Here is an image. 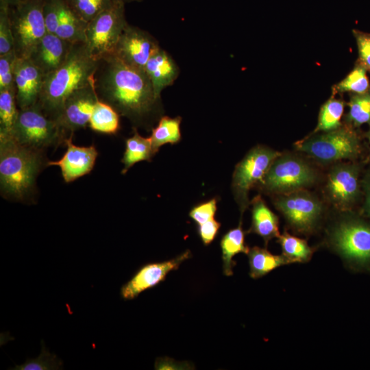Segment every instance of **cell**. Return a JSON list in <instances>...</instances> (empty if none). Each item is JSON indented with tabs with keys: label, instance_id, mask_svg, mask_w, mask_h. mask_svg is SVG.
<instances>
[{
	"label": "cell",
	"instance_id": "2",
	"mask_svg": "<svg viewBox=\"0 0 370 370\" xmlns=\"http://www.w3.org/2000/svg\"><path fill=\"white\" fill-rule=\"evenodd\" d=\"M45 151L17 142L12 135L0 134L1 195L14 201H30L36 180L48 166Z\"/></svg>",
	"mask_w": 370,
	"mask_h": 370
},
{
	"label": "cell",
	"instance_id": "28",
	"mask_svg": "<svg viewBox=\"0 0 370 370\" xmlns=\"http://www.w3.org/2000/svg\"><path fill=\"white\" fill-rule=\"evenodd\" d=\"M344 112L343 101L330 98L321 107L314 132H330L341 127V120Z\"/></svg>",
	"mask_w": 370,
	"mask_h": 370
},
{
	"label": "cell",
	"instance_id": "7",
	"mask_svg": "<svg viewBox=\"0 0 370 370\" xmlns=\"http://www.w3.org/2000/svg\"><path fill=\"white\" fill-rule=\"evenodd\" d=\"M280 155L269 147L257 146L236 166L232 186L241 214L248 206L249 190L256 184L262 183L271 164Z\"/></svg>",
	"mask_w": 370,
	"mask_h": 370
},
{
	"label": "cell",
	"instance_id": "6",
	"mask_svg": "<svg viewBox=\"0 0 370 370\" xmlns=\"http://www.w3.org/2000/svg\"><path fill=\"white\" fill-rule=\"evenodd\" d=\"M43 0H27L10 8L14 50L18 58H27L47 33L42 15Z\"/></svg>",
	"mask_w": 370,
	"mask_h": 370
},
{
	"label": "cell",
	"instance_id": "30",
	"mask_svg": "<svg viewBox=\"0 0 370 370\" xmlns=\"http://www.w3.org/2000/svg\"><path fill=\"white\" fill-rule=\"evenodd\" d=\"M367 71L357 62L352 71L343 80L334 85L333 93L347 92L353 94H362L366 92L370 89Z\"/></svg>",
	"mask_w": 370,
	"mask_h": 370
},
{
	"label": "cell",
	"instance_id": "19",
	"mask_svg": "<svg viewBox=\"0 0 370 370\" xmlns=\"http://www.w3.org/2000/svg\"><path fill=\"white\" fill-rule=\"evenodd\" d=\"M144 70L148 75L156 95L161 97L162 91L171 86L180 75V68L173 57L160 47L151 56Z\"/></svg>",
	"mask_w": 370,
	"mask_h": 370
},
{
	"label": "cell",
	"instance_id": "10",
	"mask_svg": "<svg viewBox=\"0 0 370 370\" xmlns=\"http://www.w3.org/2000/svg\"><path fill=\"white\" fill-rule=\"evenodd\" d=\"M330 241L343 258L361 267H370V225L356 219L337 223L330 233Z\"/></svg>",
	"mask_w": 370,
	"mask_h": 370
},
{
	"label": "cell",
	"instance_id": "17",
	"mask_svg": "<svg viewBox=\"0 0 370 370\" xmlns=\"http://www.w3.org/2000/svg\"><path fill=\"white\" fill-rule=\"evenodd\" d=\"M326 192L331 201L339 208L349 207L358 194V179L356 168L339 164L329 173Z\"/></svg>",
	"mask_w": 370,
	"mask_h": 370
},
{
	"label": "cell",
	"instance_id": "31",
	"mask_svg": "<svg viewBox=\"0 0 370 370\" xmlns=\"http://www.w3.org/2000/svg\"><path fill=\"white\" fill-rule=\"evenodd\" d=\"M64 2L71 11L86 23L113 3L112 0H64Z\"/></svg>",
	"mask_w": 370,
	"mask_h": 370
},
{
	"label": "cell",
	"instance_id": "20",
	"mask_svg": "<svg viewBox=\"0 0 370 370\" xmlns=\"http://www.w3.org/2000/svg\"><path fill=\"white\" fill-rule=\"evenodd\" d=\"M252 221L248 232L261 236L265 245L280 236L278 217L268 208L263 199L257 196L251 201Z\"/></svg>",
	"mask_w": 370,
	"mask_h": 370
},
{
	"label": "cell",
	"instance_id": "40",
	"mask_svg": "<svg viewBox=\"0 0 370 370\" xmlns=\"http://www.w3.org/2000/svg\"><path fill=\"white\" fill-rule=\"evenodd\" d=\"M27 0H0V8H10L15 7Z\"/></svg>",
	"mask_w": 370,
	"mask_h": 370
},
{
	"label": "cell",
	"instance_id": "21",
	"mask_svg": "<svg viewBox=\"0 0 370 370\" xmlns=\"http://www.w3.org/2000/svg\"><path fill=\"white\" fill-rule=\"evenodd\" d=\"M245 235L241 221L237 227L229 230L221 240L223 271L227 276L233 274V268L236 264L233 258L241 253L247 254L249 251L245 242Z\"/></svg>",
	"mask_w": 370,
	"mask_h": 370
},
{
	"label": "cell",
	"instance_id": "33",
	"mask_svg": "<svg viewBox=\"0 0 370 370\" xmlns=\"http://www.w3.org/2000/svg\"><path fill=\"white\" fill-rule=\"evenodd\" d=\"M41 352L36 358H27L21 365H16L14 370H56L62 369V361L54 354L51 353L41 341Z\"/></svg>",
	"mask_w": 370,
	"mask_h": 370
},
{
	"label": "cell",
	"instance_id": "24",
	"mask_svg": "<svg viewBox=\"0 0 370 370\" xmlns=\"http://www.w3.org/2000/svg\"><path fill=\"white\" fill-rule=\"evenodd\" d=\"M182 118H171L162 116L158 120V125L151 129V134L149 137L152 151L155 155L162 145L169 143L176 144L181 140L180 124Z\"/></svg>",
	"mask_w": 370,
	"mask_h": 370
},
{
	"label": "cell",
	"instance_id": "1",
	"mask_svg": "<svg viewBox=\"0 0 370 370\" xmlns=\"http://www.w3.org/2000/svg\"><path fill=\"white\" fill-rule=\"evenodd\" d=\"M93 85L99 100L110 105L134 127L150 128L162 113L158 97L144 69L126 64L115 55L98 60Z\"/></svg>",
	"mask_w": 370,
	"mask_h": 370
},
{
	"label": "cell",
	"instance_id": "41",
	"mask_svg": "<svg viewBox=\"0 0 370 370\" xmlns=\"http://www.w3.org/2000/svg\"><path fill=\"white\" fill-rule=\"evenodd\" d=\"M366 201H367V208L368 210L369 213L370 214V184H369L368 190H367Z\"/></svg>",
	"mask_w": 370,
	"mask_h": 370
},
{
	"label": "cell",
	"instance_id": "43",
	"mask_svg": "<svg viewBox=\"0 0 370 370\" xmlns=\"http://www.w3.org/2000/svg\"><path fill=\"white\" fill-rule=\"evenodd\" d=\"M369 140H370V132L369 134Z\"/></svg>",
	"mask_w": 370,
	"mask_h": 370
},
{
	"label": "cell",
	"instance_id": "37",
	"mask_svg": "<svg viewBox=\"0 0 370 370\" xmlns=\"http://www.w3.org/2000/svg\"><path fill=\"white\" fill-rule=\"evenodd\" d=\"M216 198L201 203L194 206L189 212L190 217L200 225L214 218L217 210Z\"/></svg>",
	"mask_w": 370,
	"mask_h": 370
},
{
	"label": "cell",
	"instance_id": "36",
	"mask_svg": "<svg viewBox=\"0 0 370 370\" xmlns=\"http://www.w3.org/2000/svg\"><path fill=\"white\" fill-rule=\"evenodd\" d=\"M14 50L10 8H0V56Z\"/></svg>",
	"mask_w": 370,
	"mask_h": 370
},
{
	"label": "cell",
	"instance_id": "38",
	"mask_svg": "<svg viewBox=\"0 0 370 370\" xmlns=\"http://www.w3.org/2000/svg\"><path fill=\"white\" fill-rule=\"evenodd\" d=\"M352 33L358 47V63L370 72V34L358 29H353Z\"/></svg>",
	"mask_w": 370,
	"mask_h": 370
},
{
	"label": "cell",
	"instance_id": "4",
	"mask_svg": "<svg viewBox=\"0 0 370 370\" xmlns=\"http://www.w3.org/2000/svg\"><path fill=\"white\" fill-rule=\"evenodd\" d=\"M10 135L21 145L45 151L64 144L70 136L56 121L47 116L38 104L18 109Z\"/></svg>",
	"mask_w": 370,
	"mask_h": 370
},
{
	"label": "cell",
	"instance_id": "29",
	"mask_svg": "<svg viewBox=\"0 0 370 370\" xmlns=\"http://www.w3.org/2000/svg\"><path fill=\"white\" fill-rule=\"evenodd\" d=\"M18 112L16 90H0V134H11Z\"/></svg>",
	"mask_w": 370,
	"mask_h": 370
},
{
	"label": "cell",
	"instance_id": "3",
	"mask_svg": "<svg viewBox=\"0 0 370 370\" xmlns=\"http://www.w3.org/2000/svg\"><path fill=\"white\" fill-rule=\"evenodd\" d=\"M98 60L89 53L84 42L73 44L66 60L56 71L45 75L37 104L49 118L57 121L64 102L76 89L88 84Z\"/></svg>",
	"mask_w": 370,
	"mask_h": 370
},
{
	"label": "cell",
	"instance_id": "34",
	"mask_svg": "<svg viewBox=\"0 0 370 370\" xmlns=\"http://www.w3.org/2000/svg\"><path fill=\"white\" fill-rule=\"evenodd\" d=\"M16 58L14 50L0 56V90L15 89L14 66Z\"/></svg>",
	"mask_w": 370,
	"mask_h": 370
},
{
	"label": "cell",
	"instance_id": "13",
	"mask_svg": "<svg viewBox=\"0 0 370 370\" xmlns=\"http://www.w3.org/2000/svg\"><path fill=\"white\" fill-rule=\"evenodd\" d=\"M97 99L92 77L88 84L68 97L57 122L69 135L85 128L88 126Z\"/></svg>",
	"mask_w": 370,
	"mask_h": 370
},
{
	"label": "cell",
	"instance_id": "27",
	"mask_svg": "<svg viewBox=\"0 0 370 370\" xmlns=\"http://www.w3.org/2000/svg\"><path fill=\"white\" fill-rule=\"evenodd\" d=\"M278 242L281 246L282 255L290 264L308 262L313 254L312 249L305 240L292 236L287 232L280 234Z\"/></svg>",
	"mask_w": 370,
	"mask_h": 370
},
{
	"label": "cell",
	"instance_id": "39",
	"mask_svg": "<svg viewBox=\"0 0 370 370\" xmlns=\"http://www.w3.org/2000/svg\"><path fill=\"white\" fill-rule=\"evenodd\" d=\"M221 227V223L214 219L198 225V234L205 245L210 244L216 238Z\"/></svg>",
	"mask_w": 370,
	"mask_h": 370
},
{
	"label": "cell",
	"instance_id": "12",
	"mask_svg": "<svg viewBox=\"0 0 370 370\" xmlns=\"http://www.w3.org/2000/svg\"><path fill=\"white\" fill-rule=\"evenodd\" d=\"M160 47L158 41L148 32L127 23L113 54L127 65L144 69L149 59Z\"/></svg>",
	"mask_w": 370,
	"mask_h": 370
},
{
	"label": "cell",
	"instance_id": "26",
	"mask_svg": "<svg viewBox=\"0 0 370 370\" xmlns=\"http://www.w3.org/2000/svg\"><path fill=\"white\" fill-rule=\"evenodd\" d=\"M87 23L77 18L68 8L64 0L61 17L56 34L72 43L85 42Z\"/></svg>",
	"mask_w": 370,
	"mask_h": 370
},
{
	"label": "cell",
	"instance_id": "11",
	"mask_svg": "<svg viewBox=\"0 0 370 370\" xmlns=\"http://www.w3.org/2000/svg\"><path fill=\"white\" fill-rule=\"evenodd\" d=\"M275 205L289 224L303 233L314 228L322 213V205L316 197L299 190L282 194Z\"/></svg>",
	"mask_w": 370,
	"mask_h": 370
},
{
	"label": "cell",
	"instance_id": "25",
	"mask_svg": "<svg viewBox=\"0 0 370 370\" xmlns=\"http://www.w3.org/2000/svg\"><path fill=\"white\" fill-rule=\"evenodd\" d=\"M120 115L108 104L97 99L88 126L97 132L115 134L120 129Z\"/></svg>",
	"mask_w": 370,
	"mask_h": 370
},
{
	"label": "cell",
	"instance_id": "18",
	"mask_svg": "<svg viewBox=\"0 0 370 370\" xmlns=\"http://www.w3.org/2000/svg\"><path fill=\"white\" fill-rule=\"evenodd\" d=\"M73 44L56 34L47 32L34 47L27 57L45 74L47 75L66 60Z\"/></svg>",
	"mask_w": 370,
	"mask_h": 370
},
{
	"label": "cell",
	"instance_id": "23",
	"mask_svg": "<svg viewBox=\"0 0 370 370\" xmlns=\"http://www.w3.org/2000/svg\"><path fill=\"white\" fill-rule=\"evenodd\" d=\"M249 275L254 279L261 278L281 266L290 264L283 255H273L267 249L254 247L248 254Z\"/></svg>",
	"mask_w": 370,
	"mask_h": 370
},
{
	"label": "cell",
	"instance_id": "22",
	"mask_svg": "<svg viewBox=\"0 0 370 370\" xmlns=\"http://www.w3.org/2000/svg\"><path fill=\"white\" fill-rule=\"evenodd\" d=\"M133 135L125 140V150L121 160L123 164L122 174H125L138 162H150L154 156L149 138L140 135L136 127H133Z\"/></svg>",
	"mask_w": 370,
	"mask_h": 370
},
{
	"label": "cell",
	"instance_id": "5",
	"mask_svg": "<svg viewBox=\"0 0 370 370\" xmlns=\"http://www.w3.org/2000/svg\"><path fill=\"white\" fill-rule=\"evenodd\" d=\"M127 22L125 4L113 2L87 23L85 44L90 56L99 60L113 54Z\"/></svg>",
	"mask_w": 370,
	"mask_h": 370
},
{
	"label": "cell",
	"instance_id": "42",
	"mask_svg": "<svg viewBox=\"0 0 370 370\" xmlns=\"http://www.w3.org/2000/svg\"><path fill=\"white\" fill-rule=\"evenodd\" d=\"M113 2H119L124 3L125 5L126 3H132V2H141L144 0H112Z\"/></svg>",
	"mask_w": 370,
	"mask_h": 370
},
{
	"label": "cell",
	"instance_id": "32",
	"mask_svg": "<svg viewBox=\"0 0 370 370\" xmlns=\"http://www.w3.org/2000/svg\"><path fill=\"white\" fill-rule=\"evenodd\" d=\"M347 120L355 126L370 125V89L362 94H354L349 102Z\"/></svg>",
	"mask_w": 370,
	"mask_h": 370
},
{
	"label": "cell",
	"instance_id": "8",
	"mask_svg": "<svg viewBox=\"0 0 370 370\" xmlns=\"http://www.w3.org/2000/svg\"><path fill=\"white\" fill-rule=\"evenodd\" d=\"M315 180L314 170L304 161L280 155L271 164L261 184L267 192L286 194L307 187Z\"/></svg>",
	"mask_w": 370,
	"mask_h": 370
},
{
	"label": "cell",
	"instance_id": "9",
	"mask_svg": "<svg viewBox=\"0 0 370 370\" xmlns=\"http://www.w3.org/2000/svg\"><path fill=\"white\" fill-rule=\"evenodd\" d=\"M297 149L322 162H332L355 157L359 143L355 133L342 127L312 136L300 142Z\"/></svg>",
	"mask_w": 370,
	"mask_h": 370
},
{
	"label": "cell",
	"instance_id": "35",
	"mask_svg": "<svg viewBox=\"0 0 370 370\" xmlns=\"http://www.w3.org/2000/svg\"><path fill=\"white\" fill-rule=\"evenodd\" d=\"M63 5L64 0H43L42 15L47 32L56 34Z\"/></svg>",
	"mask_w": 370,
	"mask_h": 370
},
{
	"label": "cell",
	"instance_id": "15",
	"mask_svg": "<svg viewBox=\"0 0 370 370\" xmlns=\"http://www.w3.org/2000/svg\"><path fill=\"white\" fill-rule=\"evenodd\" d=\"M73 134L65 140L66 147L63 156L56 161H49L48 166L60 168L62 176L66 183L88 174L93 169L98 152L94 145L77 146L73 143Z\"/></svg>",
	"mask_w": 370,
	"mask_h": 370
},
{
	"label": "cell",
	"instance_id": "14",
	"mask_svg": "<svg viewBox=\"0 0 370 370\" xmlns=\"http://www.w3.org/2000/svg\"><path fill=\"white\" fill-rule=\"evenodd\" d=\"M190 256V251L186 250L175 258L144 264L121 286V297L125 300L136 298L143 291L163 282L169 272L177 269L180 265Z\"/></svg>",
	"mask_w": 370,
	"mask_h": 370
},
{
	"label": "cell",
	"instance_id": "16",
	"mask_svg": "<svg viewBox=\"0 0 370 370\" xmlns=\"http://www.w3.org/2000/svg\"><path fill=\"white\" fill-rule=\"evenodd\" d=\"M45 74L28 58H16L14 85L18 109L35 106L38 102Z\"/></svg>",
	"mask_w": 370,
	"mask_h": 370
}]
</instances>
